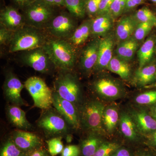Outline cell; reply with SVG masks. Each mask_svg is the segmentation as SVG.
Wrapping results in <instances>:
<instances>
[{
	"instance_id": "f1b7e54d",
	"label": "cell",
	"mask_w": 156,
	"mask_h": 156,
	"mask_svg": "<svg viewBox=\"0 0 156 156\" xmlns=\"http://www.w3.org/2000/svg\"><path fill=\"white\" fill-rule=\"evenodd\" d=\"M65 7L76 18H83L86 12V1L84 0H64Z\"/></svg>"
},
{
	"instance_id": "7dc6e473",
	"label": "cell",
	"mask_w": 156,
	"mask_h": 156,
	"mask_svg": "<svg viewBox=\"0 0 156 156\" xmlns=\"http://www.w3.org/2000/svg\"><path fill=\"white\" fill-rule=\"evenodd\" d=\"M153 117L156 120V106L155 108L154 109L153 112Z\"/></svg>"
},
{
	"instance_id": "52a82bcc",
	"label": "cell",
	"mask_w": 156,
	"mask_h": 156,
	"mask_svg": "<svg viewBox=\"0 0 156 156\" xmlns=\"http://www.w3.org/2000/svg\"><path fill=\"white\" fill-rule=\"evenodd\" d=\"M24 87L34 101V106L42 110L53 107V91L39 77L31 76L24 83Z\"/></svg>"
},
{
	"instance_id": "6da1fadb",
	"label": "cell",
	"mask_w": 156,
	"mask_h": 156,
	"mask_svg": "<svg viewBox=\"0 0 156 156\" xmlns=\"http://www.w3.org/2000/svg\"><path fill=\"white\" fill-rule=\"evenodd\" d=\"M58 71H72L76 61V48L68 40L49 37L43 47Z\"/></svg>"
},
{
	"instance_id": "816d5d0a",
	"label": "cell",
	"mask_w": 156,
	"mask_h": 156,
	"mask_svg": "<svg viewBox=\"0 0 156 156\" xmlns=\"http://www.w3.org/2000/svg\"><path fill=\"white\" fill-rule=\"evenodd\" d=\"M145 156L142 155V156Z\"/></svg>"
},
{
	"instance_id": "f5cc1de1",
	"label": "cell",
	"mask_w": 156,
	"mask_h": 156,
	"mask_svg": "<svg viewBox=\"0 0 156 156\" xmlns=\"http://www.w3.org/2000/svg\"></svg>"
},
{
	"instance_id": "9c48e42d",
	"label": "cell",
	"mask_w": 156,
	"mask_h": 156,
	"mask_svg": "<svg viewBox=\"0 0 156 156\" xmlns=\"http://www.w3.org/2000/svg\"><path fill=\"white\" fill-rule=\"evenodd\" d=\"M20 58L23 64L41 73H51L56 69L43 47L23 51Z\"/></svg>"
},
{
	"instance_id": "d4e9b609",
	"label": "cell",
	"mask_w": 156,
	"mask_h": 156,
	"mask_svg": "<svg viewBox=\"0 0 156 156\" xmlns=\"http://www.w3.org/2000/svg\"><path fill=\"white\" fill-rule=\"evenodd\" d=\"M120 126L122 133L126 138L131 140L137 138V128L133 117L123 113L120 118Z\"/></svg>"
},
{
	"instance_id": "8992f818",
	"label": "cell",
	"mask_w": 156,
	"mask_h": 156,
	"mask_svg": "<svg viewBox=\"0 0 156 156\" xmlns=\"http://www.w3.org/2000/svg\"><path fill=\"white\" fill-rule=\"evenodd\" d=\"M26 25L44 30L54 17V6L41 0H35L22 9Z\"/></svg>"
},
{
	"instance_id": "ffe728a7",
	"label": "cell",
	"mask_w": 156,
	"mask_h": 156,
	"mask_svg": "<svg viewBox=\"0 0 156 156\" xmlns=\"http://www.w3.org/2000/svg\"><path fill=\"white\" fill-rule=\"evenodd\" d=\"M92 20H86L77 27L69 41L75 48L83 44L91 35Z\"/></svg>"
},
{
	"instance_id": "ba28073f",
	"label": "cell",
	"mask_w": 156,
	"mask_h": 156,
	"mask_svg": "<svg viewBox=\"0 0 156 156\" xmlns=\"http://www.w3.org/2000/svg\"><path fill=\"white\" fill-rule=\"evenodd\" d=\"M75 18L69 12H61L54 16L44 30L51 37L68 40L77 27Z\"/></svg>"
},
{
	"instance_id": "7c38bea8",
	"label": "cell",
	"mask_w": 156,
	"mask_h": 156,
	"mask_svg": "<svg viewBox=\"0 0 156 156\" xmlns=\"http://www.w3.org/2000/svg\"><path fill=\"white\" fill-rule=\"evenodd\" d=\"M10 136L15 145L26 153L28 154L45 145L42 137L29 131L17 129L14 130Z\"/></svg>"
},
{
	"instance_id": "74e56055",
	"label": "cell",
	"mask_w": 156,
	"mask_h": 156,
	"mask_svg": "<svg viewBox=\"0 0 156 156\" xmlns=\"http://www.w3.org/2000/svg\"><path fill=\"white\" fill-rule=\"evenodd\" d=\"M80 146L68 144L64 147L60 156H80Z\"/></svg>"
},
{
	"instance_id": "ab89813d",
	"label": "cell",
	"mask_w": 156,
	"mask_h": 156,
	"mask_svg": "<svg viewBox=\"0 0 156 156\" xmlns=\"http://www.w3.org/2000/svg\"><path fill=\"white\" fill-rule=\"evenodd\" d=\"M113 1V0H101L97 14L98 16L109 14Z\"/></svg>"
},
{
	"instance_id": "b9f144b4",
	"label": "cell",
	"mask_w": 156,
	"mask_h": 156,
	"mask_svg": "<svg viewBox=\"0 0 156 156\" xmlns=\"http://www.w3.org/2000/svg\"><path fill=\"white\" fill-rule=\"evenodd\" d=\"M17 9H23L35 0H11Z\"/></svg>"
},
{
	"instance_id": "7bdbcfd3",
	"label": "cell",
	"mask_w": 156,
	"mask_h": 156,
	"mask_svg": "<svg viewBox=\"0 0 156 156\" xmlns=\"http://www.w3.org/2000/svg\"><path fill=\"white\" fill-rule=\"evenodd\" d=\"M143 0H126V9L130 10L142 4Z\"/></svg>"
},
{
	"instance_id": "ac0fdd59",
	"label": "cell",
	"mask_w": 156,
	"mask_h": 156,
	"mask_svg": "<svg viewBox=\"0 0 156 156\" xmlns=\"http://www.w3.org/2000/svg\"><path fill=\"white\" fill-rule=\"evenodd\" d=\"M109 14L98 15L92 20L91 35L97 38L108 32L112 28L113 19Z\"/></svg>"
},
{
	"instance_id": "e575fe53",
	"label": "cell",
	"mask_w": 156,
	"mask_h": 156,
	"mask_svg": "<svg viewBox=\"0 0 156 156\" xmlns=\"http://www.w3.org/2000/svg\"><path fill=\"white\" fill-rule=\"evenodd\" d=\"M135 101L140 105L154 103L156 102V91H149L140 94L136 96Z\"/></svg>"
},
{
	"instance_id": "7402d4cb",
	"label": "cell",
	"mask_w": 156,
	"mask_h": 156,
	"mask_svg": "<svg viewBox=\"0 0 156 156\" xmlns=\"http://www.w3.org/2000/svg\"><path fill=\"white\" fill-rule=\"evenodd\" d=\"M138 47V42L134 38L123 41L117 47V56L125 61H129L133 58Z\"/></svg>"
},
{
	"instance_id": "8d00e7d4",
	"label": "cell",
	"mask_w": 156,
	"mask_h": 156,
	"mask_svg": "<svg viewBox=\"0 0 156 156\" xmlns=\"http://www.w3.org/2000/svg\"><path fill=\"white\" fill-rule=\"evenodd\" d=\"M14 32L0 26V44L1 46H8L12 41Z\"/></svg>"
},
{
	"instance_id": "4316f807",
	"label": "cell",
	"mask_w": 156,
	"mask_h": 156,
	"mask_svg": "<svg viewBox=\"0 0 156 156\" xmlns=\"http://www.w3.org/2000/svg\"><path fill=\"white\" fill-rule=\"evenodd\" d=\"M119 119V115L116 108L109 107L105 108L103 115V126L109 133L115 130Z\"/></svg>"
},
{
	"instance_id": "8fae6325",
	"label": "cell",
	"mask_w": 156,
	"mask_h": 156,
	"mask_svg": "<svg viewBox=\"0 0 156 156\" xmlns=\"http://www.w3.org/2000/svg\"><path fill=\"white\" fill-rule=\"evenodd\" d=\"M24 88V84H22L13 72L8 71L6 72L3 90L4 96L8 102L20 107L28 106V104L21 97V92Z\"/></svg>"
},
{
	"instance_id": "7a4b0ae2",
	"label": "cell",
	"mask_w": 156,
	"mask_h": 156,
	"mask_svg": "<svg viewBox=\"0 0 156 156\" xmlns=\"http://www.w3.org/2000/svg\"><path fill=\"white\" fill-rule=\"evenodd\" d=\"M49 36L44 30L26 25L14 32L9 46L10 53L23 52L44 47Z\"/></svg>"
},
{
	"instance_id": "bcb514c9",
	"label": "cell",
	"mask_w": 156,
	"mask_h": 156,
	"mask_svg": "<svg viewBox=\"0 0 156 156\" xmlns=\"http://www.w3.org/2000/svg\"><path fill=\"white\" fill-rule=\"evenodd\" d=\"M64 139H65L66 141L68 144H70L73 141V136L71 134H68L67 136L65 137Z\"/></svg>"
},
{
	"instance_id": "2e32d148",
	"label": "cell",
	"mask_w": 156,
	"mask_h": 156,
	"mask_svg": "<svg viewBox=\"0 0 156 156\" xmlns=\"http://www.w3.org/2000/svg\"><path fill=\"white\" fill-rule=\"evenodd\" d=\"M114 41L111 37L100 39L98 48V58L94 69L100 70L107 68L112 58Z\"/></svg>"
},
{
	"instance_id": "836d02e7",
	"label": "cell",
	"mask_w": 156,
	"mask_h": 156,
	"mask_svg": "<svg viewBox=\"0 0 156 156\" xmlns=\"http://www.w3.org/2000/svg\"><path fill=\"white\" fill-rule=\"evenodd\" d=\"M154 26L150 23L141 22L136 26L134 33V38L137 41H142L150 32Z\"/></svg>"
},
{
	"instance_id": "277c9868",
	"label": "cell",
	"mask_w": 156,
	"mask_h": 156,
	"mask_svg": "<svg viewBox=\"0 0 156 156\" xmlns=\"http://www.w3.org/2000/svg\"><path fill=\"white\" fill-rule=\"evenodd\" d=\"M54 92L80 108L82 103V91L76 76L72 71H58L53 83Z\"/></svg>"
},
{
	"instance_id": "f907efd6",
	"label": "cell",
	"mask_w": 156,
	"mask_h": 156,
	"mask_svg": "<svg viewBox=\"0 0 156 156\" xmlns=\"http://www.w3.org/2000/svg\"><path fill=\"white\" fill-rule=\"evenodd\" d=\"M84 1H87V0H84Z\"/></svg>"
},
{
	"instance_id": "3957f363",
	"label": "cell",
	"mask_w": 156,
	"mask_h": 156,
	"mask_svg": "<svg viewBox=\"0 0 156 156\" xmlns=\"http://www.w3.org/2000/svg\"><path fill=\"white\" fill-rule=\"evenodd\" d=\"M38 128L43 132L46 140L55 137L65 138L72 129L64 118L53 107L42 110L36 122Z\"/></svg>"
},
{
	"instance_id": "681fc988",
	"label": "cell",
	"mask_w": 156,
	"mask_h": 156,
	"mask_svg": "<svg viewBox=\"0 0 156 156\" xmlns=\"http://www.w3.org/2000/svg\"><path fill=\"white\" fill-rule=\"evenodd\" d=\"M153 2L156 3V0H151Z\"/></svg>"
},
{
	"instance_id": "5bb4252c",
	"label": "cell",
	"mask_w": 156,
	"mask_h": 156,
	"mask_svg": "<svg viewBox=\"0 0 156 156\" xmlns=\"http://www.w3.org/2000/svg\"><path fill=\"white\" fill-rule=\"evenodd\" d=\"M100 40L95 38L84 47L81 52L80 66L85 73H90L97 63Z\"/></svg>"
},
{
	"instance_id": "44dd1931",
	"label": "cell",
	"mask_w": 156,
	"mask_h": 156,
	"mask_svg": "<svg viewBox=\"0 0 156 156\" xmlns=\"http://www.w3.org/2000/svg\"><path fill=\"white\" fill-rule=\"evenodd\" d=\"M136 22L131 17L126 16L118 23L116 34L118 39L123 41L131 37L136 27Z\"/></svg>"
},
{
	"instance_id": "30bf717a",
	"label": "cell",
	"mask_w": 156,
	"mask_h": 156,
	"mask_svg": "<svg viewBox=\"0 0 156 156\" xmlns=\"http://www.w3.org/2000/svg\"><path fill=\"white\" fill-rule=\"evenodd\" d=\"M53 106L62 116L72 130L81 128L79 109L73 103L62 98L53 91Z\"/></svg>"
},
{
	"instance_id": "1f68e13d",
	"label": "cell",
	"mask_w": 156,
	"mask_h": 156,
	"mask_svg": "<svg viewBox=\"0 0 156 156\" xmlns=\"http://www.w3.org/2000/svg\"><path fill=\"white\" fill-rule=\"evenodd\" d=\"M135 17L139 23H150L156 27V16L147 7H144L136 11Z\"/></svg>"
},
{
	"instance_id": "60d3db41",
	"label": "cell",
	"mask_w": 156,
	"mask_h": 156,
	"mask_svg": "<svg viewBox=\"0 0 156 156\" xmlns=\"http://www.w3.org/2000/svg\"><path fill=\"white\" fill-rule=\"evenodd\" d=\"M45 146L29 153L27 156H51Z\"/></svg>"
},
{
	"instance_id": "603a6c76",
	"label": "cell",
	"mask_w": 156,
	"mask_h": 156,
	"mask_svg": "<svg viewBox=\"0 0 156 156\" xmlns=\"http://www.w3.org/2000/svg\"><path fill=\"white\" fill-rule=\"evenodd\" d=\"M155 44L153 38L150 37L146 40L137 51L139 69L144 67L151 61L153 56Z\"/></svg>"
},
{
	"instance_id": "83f0119b",
	"label": "cell",
	"mask_w": 156,
	"mask_h": 156,
	"mask_svg": "<svg viewBox=\"0 0 156 156\" xmlns=\"http://www.w3.org/2000/svg\"><path fill=\"white\" fill-rule=\"evenodd\" d=\"M156 75V66L151 65L139 69L136 72L135 78L138 83L146 85L153 80Z\"/></svg>"
},
{
	"instance_id": "d6986e66",
	"label": "cell",
	"mask_w": 156,
	"mask_h": 156,
	"mask_svg": "<svg viewBox=\"0 0 156 156\" xmlns=\"http://www.w3.org/2000/svg\"><path fill=\"white\" fill-rule=\"evenodd\" d=\"M99 134L88 132L86 137L81 140L80 148L81 156H93L103 143Z\"/></svg>"
},
{
	"instance_id": "4dcf8cb0",
	"label": "cell",
	"mask_w": 156,
	"mask_h": 156,
	"mask_svg": "<svg viewBox=\"0 0 156 156\" xmlns=\"http://www.w3.org/2000/svg\"><path fill=\"white\" fill-rule=\"evenodd\" d=\"M62 137H55L46 140L47 149L51 156H56L61 154L64 146L62 141Z\"/></svg>"
},
{
	"instance_id": "484cf974",
	"label": "cell",
	"mask_w": 156,
	"mask_h": 156,
	"mask_svg": "<svg viewBox=\"0 0 156 156\" xmlns=\"http://www.w3.org/2000/svg\"><path fill=\"white\" fill-rule=\"evenodd\" d=\"M107 69L124 80H128L131 75V68L127 61L121 59L118 56L112 57Z\"/></svg>"
},
{
	"instance_id": "5b68a950",
	"label": "cell",
	"mask_w": 156,
	"mask_h": 156,
	"mask_svg": "<svg viewBox=\"0 0 156 156\" xmlns=\"http://www.w3.org/2000/svg\"><path fill=\"white\" fill-rule=\"evenodd\" d=\"M105 106L98 101H89L82 104L79 108L81 128L88 132L100 135L104 132L103 115Z\"/></svg>"
},
{
	"instance_id": "9a60e30c",
	"label": "cell",
	"mask_w": 156,
	"mask_h": 156,
	"mask_svg": "<svg viewBox=\"0 0 156 156\" xmlns=\"http://www.w3.org/2000/svg\"><path fill=\"white\" fill-rule=\"evenodd\" d=\"M6 114L9 122L17 129L30 131L33 129L32 125L27 119L25 112L20 107L8 105L6 107Z\"/></svg>"
},
{
	"instance_id": "d590c367",
	"label": "cell",
	"mask_w": 156,
	"mask_h": 156,
	"mask_svg": "<svg viewBox=\"0 0 156 156\" xmlns=\"http://www.w3.org/2000/svg\"><path fill=\"white\" fill-rule=\"evenodd\" d=\"M126 0H113L109 14L112 17L120 16L126 9Z\"/></svg>"
},
{
	"instance_id": "d6a6232c",
	"label": "cell",
	"mask_w": 156,
	"mask_h": 156,
	"mask_svg": "<svg viewBox=\"0 0 156 156\" xmlns=\"http://www.w3.org/2000/svg\"><path fill=\"white\" fill-rule=\"evenodd\" d=\"M119 148L116 143L103 142L93 156H112Z\"/></svg>"
},
{
	"instance_id": "c3c4849f",
	"label": "cell",
	"mask_w": 156,
	"mask_h": 156,
	"mask_svg": "<svg viewBox=\"0 0 156 156\" xmlns=\"http://www.w3.org/2000/svg\"><path fill=\"white\" fill-rule=\"evenodd\" d=\"M153 138L154 140V141L155 142L156 144V131H155L154 133V134Z\"/></svg>"
},
{
	"instance_id": "f35d334b",
	"label": "cell",
	"mask_w": 156,
	"mask_h": 156,
	"mask_svg": "<svg viewBox=\"0 0 156 156\" xmlns=\"http://www.w3.org/2000/svg\"><path fill=\"white\" fill-rule=\"evenodd\" d=\"M101 0H87L86 9L87 13L90 15H96L98 12Z\"/></svg>"
},
{
	"instance_id": "f546056e",
	"label": "cell",
	"mask_w": 156,
	"mask_h": 156,
	"mask_svg": "<svg viewBox=\"0 0 156 156\" xmlns=\"http://www.w3.org/2000/svg\"><path fill=\"white\" fill-rule=\"evenodd\" d=\"M27 154L15 145L10 135L1 144L0 156H27Z\"/></svg>"
},
{
	"instance_id": "cb8c5ba5",
	"label": "cell",
	"mask_w": 156,
	"mask_h": 156,
	"mask_svg": "<svg viewBox=\"0 0 156 156\" xmlns=\"http://www.w3.org/2000/svg\"><path fill=\"white\" fill-rule=\"evenodd\" d=\"M133 119L136 128L143 132L156 131V120L144 112L134 113Z\"/></svg>"
},
{
	"instance_id": "e0dca14e",
	"label": "cell",
	"mask_w": 156,
	"mask_h": 156,
	"mask_svg": "<svg viewBox=\"0 0 156 156\" xmlns=\"http://www.w3.org/2000/svg\"><path fill=\"white\" fill-rule=\"evenodd\" d=\"M95 92L100 96L108 99H116L120 97L121 91L119 87L110 79L101 78L93 83Z\"/></svg>"
},
{
	"instance_id": "4fadbf2b",
	"label": "cell",
	"mask_w": 156,
	"mask_h": 156,
	"mask_svg": "<svg viewBox=\"0 0 156 156\" xmlns=\"http://www.w3.org/2000/svg\"><path fill=\"white\" fill-rule=\"evenodd\" d=\"M26 25L25 18L16 7L7 6L1 9L0 26L13 32Z\"/></svg>"
},
{
	"instance_id": "ee69618b",
	"label": "cell",
	"mask_w": 156,
	"mask_h": 156,
	"mask_svg": "<svg viewBox=\"0 0 156 156\" xmlns=\"http://www.w3.org/2000/svg\"><path fill=\"white\" fill-rule=\"evenodd\" d=\"M48 5L53 6L65 7L64 0H41Z\"/></svg>"
},
{
	"instance_id": "f6af8a7d",
	"label": "cell",
	"mask_w": 156,
	"mask_h": 156,
	"mask_svg": "<svg viewBox=\"0 0 156 156\" xmlns=\"http://www.w3.org/2000/svg\"><path fill=\"white\" fill-rule=\"evenodd\" d=\"M112 156H131L130 152L125 148L118 149Z\"/></svg>"
}]
</instances>
